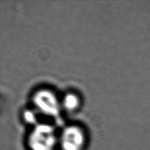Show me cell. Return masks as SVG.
Here are the masks:
<instances>
[{"instance_id": "obj_1", "label": "cell", "mask_w": 150, "mask_h": 150, "mask_svg": "<svg viewBox=\"0 0 150 150\" xmlns=\"http://www.w3.org/2000/svg\"><path fill=\"white\" fill-rule=\"evenodd\" d=\"M28 142L31 150H53L57 143V138L52 126L39 124L33 128Z\"/></svg>"}, {"instance_id": "obj_2", "label": "cell", "mask_w": 150, "mask_h": 150, "mask_svg": "<svg viewBox=\"0 0 150 150\" xmlns=\"http://www.w3.org/2000/svg\"><path fill=\"white\" fill-rule=\"evenodd\" d=\"M33 103L36 109L48 116H55L59 111V103L53 93L47 90L36 92L33 96Z\"/></svg>"}, {"instance_id": "obj_3", "label": "cell", "mask_w": 150, "mask_h": 150, "mask_svg": "<svg viewBox=\"0 0 150 150\" xmlns=\"http://www.w3.org/2000/svg\"><path fill=\"white\" fill-rule=\"evenodd\" d=\"M84 142V132L76 126L65 128L60 138V145L63 150H82Z\"/></svg>"}, {"instance_id": "obj_4", "label": "cell", "mask_w": 150, "mask_h": 150, "mask_svg": "<svg viewBox=\"0 0 150 150\" xmlns=\"http://www.w3.org/2000/svg\"><path fill=\"white\" fill-rule=\"evenodd\" d=\"M63 100L64 108L67 109V110H74L79 105V98L74 93H67V94L65 96Z\"/></svg>"}, {"instance_id": "obj_5", "label": "cell", "mask_w": 150, "mask_h": 150, "mask_svg": "<svg viewBox=\"0 0 150 150\" xmlns=\"http://www.w3.org/2000/svg\"><path fill=\"white\" fill-rule=\"evenodd\" d=\"M24 117H25L26 121L29 123H34L36 120L35 115L30 110H27L25 112Z\"/></svg>"}]
</instances>
